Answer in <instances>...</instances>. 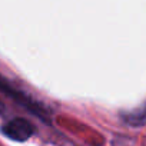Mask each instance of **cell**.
Instances as JSON below:
<instances>
[{
	"label": "cell",
	"mask_w": 146,
	"mask_h": 146,
	"mask_svg": "<svg viewBox=\"0 0 146 146\" xmlns=\"http://www.w3.org/2000/svg\"><path fill=\"white\" fill-rule=\"evenodd\" d=\"M2 132L6 137L12 139V140H16V142H23V140H27L33 132H35V127L30 122H27L26 119H22V117H16V119H12L10 122H7L3 127H2Z\"/></svg>",
	"instance_id": "6da1fadb"
},
{
	"label": "cell",
	"mask_w": 146,
	"mask_h": 146,
	"mask_svg": "<svg viewBox=\"0 0 146 146\" xmlns=\"http://www.w3.org/2000/svg\"><path fill=\"white\" fill-rule=\"evenodd\" d=\"M122 119L129 126H143L146 125V103L135 108L129 112L122 113Z\"/></svg>",
	"instance_id": "7a4b0ae2"
}]
</instances>
